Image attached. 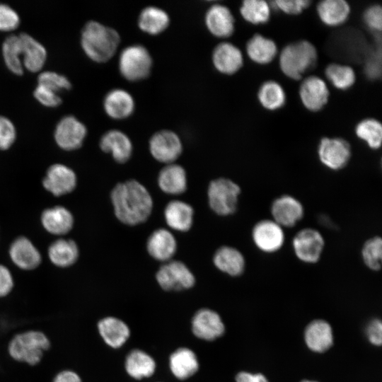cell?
I'll list each match as a JSON object with an SVG mask.
<instances>
[{
    "label": "cell",
    "instance_id": "obj_1",
    "mask_svg": "<svg viewBox=\"0 0 382 382\" xmlns=\"http://www.w3.org/2000/svg\"><path fill=\"white\" fill-rule=\"evenodd\" d=\"M110 199L117 219L129 226L145 222L153 209L150 192L136 180L117 183L111 191Z\"/></svg>",
    "mask_w": 382,
    "mask_h": 382
},
{
    "label": "cell",
    "instance_id": "obj_2",
    "mask_svg": "<svg viewBox=\"0 0 382 382\" xmlns=\"http://www.w3.org/2000/svg\"><path fill=\"white\" fill-rule=\"evenodd\" d=\"M120 42L118 32L96 21H89L81 33V45L85 54L93 61L102 63L110 60Z\"/></svg>",
    "mask_w": 382,
    "mask_h": 382
},
{
    "label": "cell",
    "instance_id": "obj_3",
    "mask_svg": "<svg viewBox=\"0 0 382 382\" xmlns=\"http://www.w3.org/2000/svg\"><path fill=\"white\" fill-rule=\"evenodd\" d=\"M317 59L316 47L308 40H299L288 44L282 50L279 64L286 76L297 81L314 66Z\"/></svg>",
    "mask_w": 382,
    "mask_h": 382
},
{
    "label": "cell",
    "instance_id": "obj_4",
    "mask_svg": "<svg viewBox=\"0 0 382 382\" xmlns=\"http://www.w3.org/2000/svg\"><path fill=\"white\" fill-rule=\"evenodd\" d=\"M50 347V342L44 333L28 330L16 335L11 340L8 352L13 360L35 366L40 361L44 352Z\"/></svg>",
    "mask_w": 382,
    "mask_h": 382
},
{
    "label": "cell",
    "instance_id": "obj_5",
    "mask_svg": "<svg viewBox=\"0 0 382 382\" xmlns=\"http://www.w3.org/2000/svg\"><path fill=\"white\" fill-rule=\"evenodd\" d=\"M152 64L150 52L141 45H129L122 50L119 56V71L127 81H139L147 78Z\"/></svg>",
    "mask_w": 382,
    "mask_h": 382
},
{
    "label": "cell",
    "instance_id": "obj_6",
    "mask_svg": "<svg viewBox=\"0 0 382 382\" xmlns=\"http://www.w3.org/2000/svg\"><path fill=\"white\" fill-rule=\"evenodd\" d=\"M241 192L240 186L231 179H214L209 183L207 188L209 205L218 215H231L237 209Z\"/></svg>",
    "mask_w": 382,
    "mask_h": 382
},
{
    "label": "cell",
    "instance_id": "obj_7",
    "mask_svg": "<svg viewBox=\"0 0 382 382\" xmlns=\"http://www.w3.org/2000/svg\"><path fill=\"white\" fill-rule=\"evenodd\" d=\"M156 279L159 286L166 291H180L192 288L195 277L188 267L179 260H170L159 267Z\"/></svg>",
    "mask_w": 382,
    "mask_h": 382
},
{
    "label": "cell",
    "instance_id": "obj_8",
    "mask_svg": "<svg viewBox=\"0 0 382 382\" xmlns=\"http://www.w3.org/2000/svg\"><path fill=\"white\" fill-rule=\"evenodd\" d=\"M320 163L332 170L343 169L349 163L352 156L349 143L340 137H323L317 149Z\"/></svg>",
    "mask_w": 382,
    "mask_h": 382
},
{
    "label": "cell",
    "instance_id": "obj_9",
    "mask_svg": "<svg viewBox=\"0 0 382 382\" xmlns=\"http://www.w3.org/2000/svg\"><path fill=\"white\" fill-rule=\"evenodd\" d=\"M292 248L296 257L307 264L318 262L325 248V240L321 233L313 228L299 231L293 238Z\"/></svg>",
    "mask_w": 382,
    "mask_h": 382
},
{
    "label": "cell",
    "instance_id": "obj_10",
    "mask_svg": "<svg viewBox=\"0 0 382 382\" xmlns=\"http://www.w3.org/2000/svg\"><path fill=\"white\" fill-rule=\"evenodd\" d=\"M149 147L154 158L166 165L175 163L183 152L180 137L169 129L155 132L149 139Z\"/></svg>",
    "mask_w": 382,
    "mask_h": 382
},
{
    "label": "cell",
    "instance_id": "obj_11",
    "mask_svg": "<svg viewBox=\"0 0 382 382\" xmlns=\"http://www.w3.org/2000/svg\"><path fill=\"white\" fill-rule=\"evenodd\" d=\"M251 235L255 247L265 253H276L284 243V229L272 219L257 221L252 228Z\"/></svg>",
    "mask_w": 382,
    "mask_h": 382
},
{
    "label": "cell",
    "instance_id": "obj_12",
    "mask_svg": "<svg viewBox=\"0 0 382 382\" xmlns=\"http://www.w3.org/2000/svg\"><path fill=\"white\" fill-rule=\"evenodd\" d=\"M87 134L86 125L74 115L64 116L57 124L54 137L57 144L66 151L80 148Z\"/></svg>",
    "mask_w": 382,
    "mask_h": 382
},
{
    "label": "cell",
    "instance_id": "obj_13",
    "mask_svg": "<svg viewBox=\"0 0 382 382\" xmlns=\"http://www.w3.org/2000/svg\"><path fill=\"white\" fill-rule=\"evenodd\" d=\"M270 212L272 219L282 228H291L303 219L304 207L296 197L285 194L273 200Z\"/></svg>",
    "mask_w": 382,
    "mask_h": 382
},
{
    "label": "cell",
    "instance_id": "obj_14",
    "mask_svg": "<svg viewBox=\"0 0 382 382\" xmlns=\"http://www.w3.org/2000/svg\"><path fill=\"white\" fill-rule=\"evenodd\" d=\"M299 94L303 107L311 112L321 110L330 97L325 81L317 76L305 78L300 84Z\"/></svg>",
    "mask_w": 382,
    "mask_h": 382
},
{
    "label": "cell",
    "instance_id": "obj_15",
    "mask_svg": "<svg viewBox=\"0 0 382 382\" xmlns=\"http://www.w3.org/2000/svg\"><path fill=\"white\" fill-rule=\"evenodd\" d=\"M76 183L74 171L62 163L50 166L42 180L43 187L54 196H62L72 192Z\"/></svg>",
    "mask_w": 382,
    "mask_h": 382
},
{
    "label": "cell",
    "instance_id": "obj_16",
    "mask_svg": "<svg viewBox=\"0 0 382 382\" xmlns=\"http://www.w3.org/2000/svg\"><path fill=\"white\" fill-rule=\"evenodd\" d=\"M192 330L197 337L212 341L224 333L225 326L216 312L202 308L195 313L192 319Z\"/></svg>",
    "mask_w": 382,
    "mask_h": 382
},
{
    "label": "cell",
    "instance_id": "obj_17",
    "mask_svg": "<svg viewBox=\"0 0 382 382\" xmlns=\"http://www.w3.org/2000/svg\"><path fill=\"white\" fill-rule=\"evenodd\" d=\"M214 68L221 74L233 75L243 66L241 50L229 42H221L213 50L212 55Z\"/></svg>",
    "mask_w": 382,
    "mask_h": 382
},
{
    "label": "cell",
    "instance_id": "obj_18",
    "mask_svg": "<svg viewBox=\"0 0 382 382\" xmlns=\"http://www.w3.org/2000/svg\"><path fill=\"white\" fill-rule=\"evenodd\" d=\"M204 23L209 33L216 37H229L235 30L233 15L225 5H212L205 13Z\"/></svg>",
    "mask_w": 382,
    "mask_h": 382
},
{
    "label": "cell",
    "instance_id": "obj_19",
    "mask_svg": "<svg viewBox=\"0 0 382 382\" xmlns=\"http://www.w3.org/2000/svg\"><path fill=\"white\" fill-rule=\"evenodd\" d=\"M100 149L110 154L114 160L120 163L129 160L133 152V145L129 137L122 131L110 129L100 139Z\"/></svg>",
    "mask_w": 382,
    "mask_h": 382
},
{
    "label": "cell",
    "instance_id": "obj_20",
    "mask_svg": "<svg viewBox=\"0 0 382 382\" xmlns=\"http://www.w3.org/2000/svg\"><path fill=\"white\" fill-rule=\"evenodd\" d=\"M9 256L12 262L20 269L33 270L42 260L41 255L34 244L26 237L16 238L10 245Z\"/></svg>",
    "mask_w": 382,
    "mask_h": 382
},
{
    "label": "cell",
    "instance_id": "obj_21",
    "mask_svg": "<svg viewBox=\"0 0 382 382\" xmlns=\"http://www.w3.org/2000/svg\"><path fill=\"white\" fill-rule=\"evenodd\" d=\"M177 247L175 236L166 228H158L153 231L146 242V250L150 256L163 262L172 260Z\"/></svg>",
    "mask_w": 382,
    "mask_h": 382
},
{
    "label": "cell",
    "instance_id": "obj_22",
    "mask_svg": "<svg viewBox=\"0 0 382 382\" xmlns=\"http://www.w3.org/2000/svg\"><path fill=\"white\" fill-rule=\"evenodd\" d=\"M97 330L100 339L109 347H121L129 339L130 330L122 320L113 317L101 318L97 323Z\"/></svg>",
    "mask_w": 382,
    "mask_h": 382
},
{
    "label": "cell",
    "instance_id": "obj_23",
    "mask_svg": "<svg viewBox=\"0 0 382 382\" xmlns=\"http://www.w3.org/2000/svg\"><path fill=\"white\" fill-rule=\"evenodd\" d=\"M103 108L105 113L115 120H123L129 117L135 108L133 96L123 88H114L105 95L103 100Z\"/></svg>",
    "mask_w": 382,
    "mask_h": 382
},
{
    "label": "cell",
    "instance_id": "obj_24",
    "mask_svg": "<svg viewBox=\"0 0 382 382\" xmlns=\"http://www.w3.org/2000/svg\"><path fill=\"white\" fill-rule=\"evenodd\" d=\"M21 44V61L23 68L37 72L44 66L47 59V50L37 40L27 33L18 34Z\"/></svg>",
    "mask_w": 382,
    "mask_h": 382
},
{
    "label": "cell",
    "instance_id": "obj_25",
    "mask_svg": "<svg viewBox=\"0 0 382 382\" xmlns=\"http://www.w3.org/2000/svg\"><path fill=\"white\" fill-rule=\"evenodd\" d=\"M304 340L309 349L321 353L329 349L333 343V332L330 325L324 320L311 321L304 331Z\"/></svg>",
    "mask_w": 382,
    "mask_h": 382
},
{
    "label": "cell",
    "instance_id": "obj_26",
    "mask_svg": "<svg viewBox=\"0 0 382 382\" xmlns=\"http://www.w3.org/2000/svg\"><path fill=\"white\" fill-rule=\"evenodd\" d=\"M157 180L159 188L168 195H181L187 187L185 170L175 163L165 165L161 169Z\"/></svg>",
    "mask_w": 382,
    "mask_h": 382
},
{
    "label": "cell",
    "instance_id": "obj_27",
    "mask_svg": "<svg viewBox=\"0 0 382 382\" xmlns=\"http://www.w3.org/2000/svg\"><path fill=\"white\" fill-rule=\"evenodd\" d=\"M164 218L170 228L185 232L189 231L192 226L194 209L185 202L173 200L168 202L164 209Z\"/></svg>",
    "mask_w": 382,
    "mask_h": 382
},
{
    "label": "cell",
    "instance_id": "obj_28",
    "mask_svg": "<svg viewBox=\"0 0 382 382\" xmlns=\"http://www.w3.org/2000/svg\"><path fill=\"white\" fill-rule=\"evenodd\" d=\"M213 263L219 270L231 277L240 276L245 268V259L243 253L229 245H223L216 250Z\"/></svg>",
    "mask_w": 382,
    "mask_h": 382
},
{
    "label": "cell",
    "instance_id": "obj_29",
    "mask_svg": "<svg viewBox=\"0 0 382 382\" xmlns=\"http://www.w3.org/2000/svg\"><path fill=\"white\" fill-rule=\"evenodd\" d=\"M74 216L71 212L62 206H56L44 210L41 223L44 228L54 235H64L74 226Z\"/></svg>",
    "mask_w": 382,
    "mask_h": 382
},
{
    "label": "cell",
    "instance_id": "obj_30",
    "mask_svg": "<svg viewBox=\"0 0 382 382\" xmlns=\"http://www.w3.org/2000/svg\"><path fill=\"white\" fill-rule=\"evenodd\" d=\"M245 50L249 59L260 65L272 62L278 53L275 42L260 33L255 34L248 40L245 45Z\"/></svg>",
    "mask_w": 382,
    "mask_h": 382
},
{
    "label": "cell",
    "instance_id": "obj_31",
    "mask_svg": "<svg viewBox=\"0 0 382 382\" xmlns=\"http://www.w3.org/2000/svg\"><path fill=\"white\" fill-rule=\"evenodd\" d=\"M316 11L322 23L335 27L347 21L351 8L345 0H323L318 3Z\"/></svg>",
    "mask_w": 382,
    "mask_h": 382
},
{
    "label": "cell",
    "instance_id": "obj_32",
    "mask_svg": "<svg viewBox=\"0 0 382 382\" xmlns=\"http://www.w3.org/2000/svg\"><path fill=\"white\" fill-rule=\"evenodd\" d=\"M172 374L178 379L185 380L194 375L199 369V361L195 352L186 347L176 349L169 358Z\"/></svg>",
    "mask_w": 382,
    "mask_h": 382
},
{
    "label": "cell",
    "instance_id": "obj_33",
    "mask_svg": "<svg viewBox=\"0 0 382 382\" xmlns=\"http://www.w3.org/2000/svg\"><path fill=\"white\" fill-rule=\"evenodd\" d=\"M170 24V17L163 9L149 6L141 10L138 18V26L141 30L149 35H156L167 29Z\"/></svg>",
    "mask_w": 382,
    "mask_h": 382
},
{
    "label": "cell",
    "instance_id": "obj_34",
    "mask_svg": "<svg viewBox=\"0 0 382 382\" xmlns=\"http://www.w3.org/2000/svg\"><path fill=\"white\" fill-rule=\"evenodd\" d=\"M79 255L77 244L71 239H57L48 248L50 261L59 267H70L76 262Z\"/></svg>",
    "mask_w": 382,
    "mask_h": 382
},
{
    "label": "cell",
    "instance_id": "obj_35",
    "mask_svg": "<svg viewBox=\"0 0 382 382\" xmlns=\"http://www.w3.org/2000/svg\"><path fill=\"white\" fill-rule=\"evenodd\" d=\"M125 366L127 373L132 378L140 380L154 374L156 370V362L146 352L140 349H134L127 356Z\"/></svg>",
    "mask_w": 382,
    "mask_h": 382
},
{
    "label": "cell",
    "instance_id": "obj_36",
    "mask_svg": "<svg viewBox=\"0 0 382 382\" xmlns=\"http://www.w3.org/2000/svg\"><path fill=\"white\" fill-rule=\"evenodd\" d=\"M257 97L261 106L269 111L280 109L286 101L284 89L273 80L266 81L259 87Z\"/></svg>",
    "mask_w": 382,
    "mask_h": 382
},
{
    "label": "cell",
    "instance_id": "obj_37",
    "mask_svg": "<svg viewBox=\"0 0 382 382\" xmlns=\"http://www.w3.org/2000/svg\"><path fill=\"white\" fill-rule=\"evenodd\" d=\"M242 18L253 25L264 24L269 21L271 6L265 0H245L240 7Z\"/></svg>",
    "mask_w": 382,
    "mask_h": 382
},
{
    "label": "cell",
    "instance_id": "obj_38",
    "mask_svg": "<svg viewBox=\"0 0 382 382\" xmlns=\"http://www.w3.org/2000/svg\"><path fill=\"white\" fill-rule=\"evenodd\" d=\"M21 44L18 34L8 35L2 44V54L7 68L13 74L21 75L23 66L21 61Z\"/></svg>",
    "mask_w": 382,
    "mask_h": 382
},
{
    "label": "cell",
    "instance_id": "obj_39",
    "mask_svg": "<svg viewBox=\"0 0 382 382\" xmlns=\"http://www.w3.org/2000/svg\"><path fill=\"white\" fill-rule=\"evenodd\" d=\"M325 76L335 88L342 91L349 89L356 81L354 70L346 64H328L325 69Z\"/></svg>",
    "mask_w": 382,
    "mask_h": 382
},
{
    "label": "cell",
    "instance_id": "obj_40",
    "mask_svg": "<svg viewBox=\"0 0 382 382\" xmlns=\"http://www.w3.org/2000/svg\"><path fill=\"white\" fill-rule=\"evenodd\" d=\"M355 134L371 149L376 150L381 146L382 125L375 118L361 120L355 127Z\"/></svg>",
    "mask_w": 382,
    "mask_h": 382
},
{
    "label": "cell",
    "instance_id": "obj_41",
    "mask_svg": "<svg viewBox=\"0 0 382 382\" xmlns=\"http://www.w3.org/2000/svg\"><path fill=\"white\" fill-rule=\"evenodd\" d=\"M361 254L364 265L369 269L379 270L382 261L381 238L376 236L366 240L361 248Z\"/></svg>",
    "mask_w": 382,
    "mask_h": 382
},
{
    "label": "cell",
    "instance_id": "obj_42",
    "mask_svg": "<svg viewBox=\"0 0 382 382\" xmlns=\"http://www.w3.org/2000/svg\"><path fill=\"white\" fill-rule=\"evenodd\" d=\"M37 83L57 93L62 91L69 90L71 88V83L66 76L53 71H44L41 72L37 76Z\"/></svg>",
    "mask_w": 382,
    "mask_h": 382
},
{
    "label": "cell",
    "instance_id": "obj_43",
    "mask_svg": "<svg viewBox=\"0 0 382 382\" xmlns=\"http://www.w3.org/2000/svg\"><path fill=\"white\" fill-rule=\"evenodd\" d=\"M20 24V16L11 6L0 3V30L10 31Z\"/></svg>",
    "mask_w": 382,
    "mask_h": 382
},
{
    "label": "cell",
    "instance_id": "obj_44",
    "mask_svg": "<svg viewBox=\"0 0 382 382\" xmlns=\"http://www.w3.org/2000/svg\"><path fill=\"white\" fill-rule=\"evenodd\" d=\"M16 137V130L12 121L0 115V150L9 149L14 143Z\"/></svg>",
    "mask_w": 382,
    "mask_h": 382
},
{
    "label": "cell",
    "instance_id": "obj_45",
    "mask_svg": "<svg viewBox=\"0 0 382 382\" xmlns=\"http://www.w3.org/2000/svg\"><path fill=\"white\" fill-rule=\"evenodd\" d=\"M311 4V1L309 0H276L272 1L271 6H274L285 14L296 16L301 13Z\"/></svg>",
    "mask_w": 382,
    "mask_h": 382
},
{
    "label": "cell",
    "instance_id": "obj_46",
    "mask_svg": "<svg viewBox=\"0 0 382 382\" xmlns=\"http://www.w3.org/2000/svg\"><path fill=\"white\" fill-rule=\"evenodd\" d=\"M33 95L37 101L47 107H56L62 102L59 93L38 83L33 91Z\"/></svg>",
    "mask_w": 382,
    "mask_h": 382
},
{
    "label": "cell",
    "instance_id": "obj_47",
    "mask_svg": "<svg viewBox=\"0 0 382 382\" xmlns=\"http://www.w3.org/2000/svg\"><path fill=\"white\" fill-rule=\"evenodd\" d=\"M363 20L366 27L375 32L382 28V8L380 4L369 6L364 12Z\"/></svg>",
    "mask_w": 382,
    "mask_h": 382
},
{
    "label": "cell",
    "instance_id": "obj_48",
    "mask_svg": "<svg viewBox=\"0 0 382 382\" xmlns=\"http://www.w3.org/2000/svg\"><path fill=\"white\" fill-rule=\"evenodd\" d=\"M14 277L8 267L0 265V299L9 295L13 289Z\"/></svg>",
    "mask_w": 382,
    "mask_h": 382
},
{
    "label": "cell",
    "instance_id": "obj_49",
    "mask_svg": "<svg viewBox=\"0 0 382 382\" xmlns=\"http://www.w3.org/2000/svg\"><path fill=\"white\" fill-rule=\"evenodd\" d=\"M366 335L369 341L375 346L382 342V323L379 319H374L366 326Z\"/></svg>",
    "mask_w": 382,
    "mask_h": 382
},
{
    "label": "cell",
    "instance_id": "obj_50",
    "mask_svg": "<svg viewBox=\"0 0 382 382\" xmlns=\"http://www.w3.org/2000/svg\"><path fill=\"white\" fill-rule=\"evenodd\" d=\"M381 53L377 54V52L372 54L367 60L365 65V72L369 79H376L381 77Z\"/></svg>",
    "mask_w": 382,
    "mask_h": 382
},
{
    "label": "cell",
    "instance_id": "obj_51",
    "mask_svg": "<svg viewBox=\"0 0 382 382\" xmlns=\"http://www.w3.org/2000/svg\"><path fill=\"white\" fill-rule=\"evenodd\" d=\"M236 382H269L267 378L260 373L241 371L236 376Z\"/></svg>",
    "mask_w": 382,
    "mask_h": 382
},
{
    "label": "cell",
    "instance_id": "obj_52",
    "mask_svg": "<svg viewBox=\"0 0 382 382\" xmlns=\"http://www.w3.org/2000/svg\"><path fill=\"white\" fill-rule=\"evenodd\" d=\"M52 382H82L81 377L71 370H64L58 373Z\"/></svg>",
    "mask_w": 382,
    "mask_h": 382
},
{
    "label": "cell",
    "instance_id": "obj_53",
    "mask_svg": "<svg viewBox=\"0 0 382 382\" xmlns=\"http://www.w3.org/2000/svg\"><path fill=\"white\" fill-rule=\"evenodd\" d=\"M301 382H317V381H310V380H303Z\"/></svg>",
    "mask_w": 382,
    "mask_h": 382
}]
</instances>
